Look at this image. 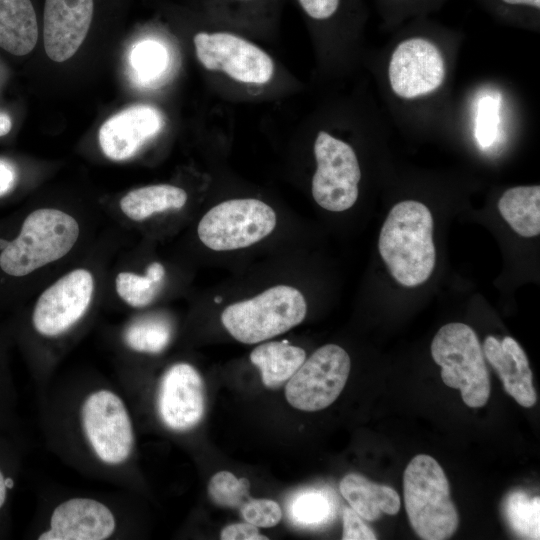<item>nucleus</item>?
Here are the masks:
<instances>
[{
  "label": "nucleus",
  "instance_id": "f257e3e1",
  "mask_svg": "<svg viewBox=\"0 0 540 540\" xmlns=\"http://www.w3.org/2000/svg\"><path fill=\"white\" fill-rule=\"evenodd\" d=\"M49 449L78 472L126 490L135 484L137 437L123 391L96 376L57 380L40 390Z\"/></svg>",
  "mask_w": 540,
  "mask_h": 540
},
{
  "label": "nucleus",
  "instance_id": "f03ea898",
  "mask_svg": "<svg viewBox=\"0 0 540 540\" xmlns=\"http://www.w3.org/2000/svg\"><path fill=\"white\" fill-rule=\"evenodd\" d=\"M378 249L399 284L416 287L426 282L436 260L429 208L415 200L395 204L382 225Z\"/></svg>",
  "mask_w": 540,
  "mask_h": 540
},
{
  "label": "nucleus",
  "instance_id": "7ed1b4c3",
  "mask_svg": "<svg viewBox=\"0 0 540 540\" xmlns=\"http://www.w3.org/2000/svg\"><path fill=\"white\" fill-rule=\"evenodd\" d=\"M79 233V224L70 214L55 208L36 209L0 251V270L9 277L27 276L67 255Z\"/></svg>",
  "mask_w": 540,
  "mask_h": 540
},
{
  "label": "nucleus",
  "instance_id": "20e7f679",
  "mask_svg": "<svg viewBox=\"0 0 540 540\" xmlns=\"http://www.w3.org/2000/svg\"><path fill=\"white\" fill-rule=\"evenodd\" d=\"M126 507L102 496L61 497L41 513L30 538L37 540H112L127 536Z\"/></svg>",
  "mask_w": 540,
  "mask_h": 540
},
{
  "label": "nucleus",
  "instance_id": "39448f33",
  "mask_svg": "<svg viewBox=\"0 0 540 540\" xmlns=\"http://www.w3.org/2000/svg\"><path fill=\"white\" fill-rule=\"evenodd\" d=\"M403 493L409 522L421 539L445 540L455 533L459 517L448 479L432 456L412 458L404 471Z\"/></svg>",
  "mask_w": 540,
  "mask_h": 540
},
{
  "label": "nucleus",
  "instance_id": "423d86ee",
  "mask_svg": "<svg viewBox=\"0 0 540 540\" xmlns=\"http://www.w3.org/2000/svg\"><path fill=\"white\" fill-rule=\"evenodd\" d=\"M306 313L307 303L298 289L277 285L227 306L221 314V322L237 341L255 344L297 326Z\"/></svg>",
  "mask_w": 540,
  "mask_h": 540
},
{
  "label": "nucleus",
  "instance_id": "0eeeda50",
  "mask_svg": "<svg viewBox=\"0 0 540 540\" xmlns=\"http://www.w3.org/2000/svg\"><path fill=\"white\" fill-rule=\"evenodd\" d=\"M431 355L448 387L459 389L471 408L484 406L490 396L488 369L474 330L459 322L442 326L431 343Z\"/></svg>",
  "mask_w": 540,
  "mask_h": 540
},
{
  "label": "nucleus",
  "instance_id": "6e6552de",
  "mask_svg": "<svg viewBox=\"0 0 540 540\" xmlns=\"http://www.w3.org/2000/svg\"><path fill=\"white\" fill-rule=\"evenodd\" d=\"M94 277L83 268L74 269L38 297L30 315V328L47 343L68 337L85 318L94 294Z\"/></svg>",
  "mask_w": 540,
  "mask_h": 540
},
{
  "label": "nucleus",
  "instance_id": "1a4fd4ad",
  "mask_svg": "<svg viewBox=\"0 0 540 540\" xmlns=\"http://www.w3.org/2000/svg\"><path fill=\"white\" fill-rule=\"evenodd\" d=\"M277 222L271 206L254 198L223 201L212 207L200 220V241L214 251L249 247L268 236Z\"/></svg>",
  "mask_w": 540,
  "mask_h": 540
},
{
  "label": "nucleus",
  "instance_id": "9d476101",
  "mask_svg": "<svg viewBox=\"0 0 540 540\" xmlns=\"http://www.w3.org/2000/svg\"><path fill=\"white\" fill-rule=\"evenodd\" d=\"M316 171L312 178L315 202L331 212H342L357 201L361 171L353 148L320 131L314 143Z\"/></svg>",
  "mask_w": 540,
  "mask_h": 540
},
{
  "label": "nucleus",
  "instance_id": "9b49d317",
  "mask_svg": "<svg viewBox=\"0 0 540 540\" xmlns=\"http://www.w3.org/2000/svg\"><path fill=\"white\" fill-rule=\"evenodd\" d=\"M351 361L348 353L336 344L317 349L287 381L288 403L302 411H318L330 406L342 392Z\"/></svg>",
  "mask_w": 540,
  "mask_h": 540
},
{
  "label": "nucleus",
  "instance_id": "f8f14e48",
  "mask_svg": "<svg viewBox=\"0 0 540 540\" xmlns=\"http://www.w3.org/2000/svg\"><path fill=\"white\" fill-rule=\"evenodd\" d=\"M153 407L167 431L185 434L194 430L205 414V387L197 369L186 362L168 366L156 382Z\"/></svg>",
  "mask_w": 540,
  "mask_h": 540
},
{
  "label": "nucleus",
  "instance_id": "ddd939ff",
  "mask_svg": "<svg viewBox=\"0 0 540 540\" xmlns=\"http://www.w3.org/2000/svg\"><path fill=\"white\" fill-rule=\"evenodd\" d=\"M196 56L209 71H221L247 84L272 79V58L254 43L227 31H200L193 37Z\"/></svg>",
  "mask_w": 540,
  "mask_h": 540
},
{
  "label": "nucleus",
  "instance_id": "4468645a",
  "mask_svg": "<svg viewBox=\"0 0 540 540\" xmlns=\"http://www.w3.org/2000/svg\"><path fill=\"white\" fill-rule=\"evenodd\" d=\"M388 76L393 92L411 99L431 93L443 82L445 67L439 49L421 37L401 41L392 53Z\"/></svg>",
  "mask_w": 540,
  "mask_h": 540
},
{
  "label": "nucleus",
  "instance_id": "2eb2a0df",
  "mask_svg": "<svg viewBox=\"0 0 540 540\" xmlns=\"http://www.w3.org/2000/svg\"><path fill=\"white\" fill-rule=\"evenodd\" d=\"M94 0H45L43 42L55 62L70 59L85 40L94 17Z\"/></svg>",
  "mask_w": 540,
  "mask_h": 540
},
{
  "label": "nucleus",
  "instance_id": "dca6fc26",
  "mask_svg": "<svg viewBox=\"0 0 540 540\" xmlns=\"http://www.w3.org/2000/svg\"><path fill=\"white\" fill-rule=\"evenodd\" d=\"M163 124L157 108L147 104L130 106L102 124L98 132L100 148L110 160L130 159L160 132Z\"/></svg>",
  "mask_w": 540,
  "mask_h": 540
},
{
  "label": "nucleus",
  "instance_id": "f3484780",
  "mask_svg": "<svg viewBox=\"0 0 540 540\" xmlns=\"http://www.w3.org/2000/svg\"><path fill=\"white\" fill-rule=\"evenodd\" d=\"M483 349L488 362L499 375L505 391L519 405L532 407L536 403L533 375L528 358L518 342L510 336L504 337L501 342L494 336H487Z\"/></svg>",
  "mask_w": 540,
  "mask_h": 540
},
{
  "label": "nucleus",
  "instance_id": "a211bd4d",
  "mask_svg": "<svg viewBox=\"0 0 540 540\" xmlns=\"http://www.w3.org/2000/svg\"><path fill=\"white\" fill-rule=\"evenodd\" d=\"M38 40V21L31 0H0V47L23 56Z\"/></svg>",
  "mask_w": 540,
  "mask_h": 540
},
{
  "label": "nucleus",
  "instance_id": "6ab92c4d",
  "mask_svg": "<svg viewBox=\"0 0 540 540\" xmlns=\"http://www.w3.org/2000/svg\"><path fill=\"white\" fill-rule=\"evenodd\" d=\"M339 489L351 508L368 521L378 519L382 513L395 515L400 509V498L393 488L373 483L360 474L344 476Z\"/></svg>",
  "mask_w": 540,
  "mask_h": 540
},
{
  "label": "nucleus",
  "instance_id": "aec40b11",
  "mask_svg": "<svg viewBox=\"0 0 540 540\" xmlns=\"http://www.w3.org/2000/svg\"><path fill=\"white\" fill-rule=\"evenodd\" d=\"M306 359L305 351L287 342H267L257 346L250 360L261 374L263 384L276 389L287 382Z\"/></svg>",
  "mask_w": 540,
  "mask_h": 540
},
{
  "label": "nucleus",
  "instance_id": "412c9836",
  "mask_svg": "<svg viewBox=\"0 0 540 540\" xmlns=\"http://www.w3.org/2000/svg\"><path fill=\"white\" fill-rule=\"evenodd\" d=\"M187 202L184 189L169 185L156 184L133 189L120 200V209L129 219L142 221L156 213L179 210Z\"/></svg>",
  "mask_w": 540,
  "mask_h": 540
},
{
  "label": "nucleus",
  "instance_id": "4be33fe9",
  "mask_svg": "<svg viewBox=\"0 0 540 540\" xmlns=\"http://www.w3.org/2000/svg\"><path fill=\"white\" fill-rule=\"evenodd\" d=\"M504 220L525 238L540 233V186H517L507 189L498 201Z\"/></svg>",
  "mask_w": 540,
  "mask_h": 540
},
{
  "label": "nucleus",
  "instance_id": "5701e85b",
  "mask_svg": "<svg viewBox=\"0 0 540 540\" xmlns=\"http://www.w3.org/2000/svg\"><path fill=\"white\" fill-rule=\"evenodd\" d=\"M173 335L174 327L168 317L150 313L131 320L123 328L121 340L134 353L157 355L169 346Z\"/></svg>",
  "mask_w": 540,
  "mask_h": 540
},
{
  "label": "nucleus",
  "instance_id": "b1692460",
  "mask_svg": "<svg viewBox=\"0 0 540 540\" xmlns=\"http://www.w3.org/2000/svg\"><path fill=\"white\" fill-rule=\"evenodd\" d=\"M21 458L19 436H0V539L9 533L12 499L20 475Z\"/></svg>",
  "mask_w": 540,
  "mask_h": 540
},
{
  "label": "nucleus",
  "instance_id": "393cba45",
  "mask_svg": "<svg viewBox=\"0 0 540 540\" xmlns=\"http://www.w3.org/2000/svg\"><path fill=\"white\" fill-rule=\"evenodd\" d=\"M165 278V268L159 262L151 263L144 275L123 271L115 278L118 296L133 308L151 304L159 293Z\"/></svg>",
  "mask_w": 540,
  "mask_h": 540
},
{
  "label": "nucleus",
  "instance_id": "a878e982",
  "mask_svg": "<svg viewBox=\"0 0 540 540\" xmlns=\"http://www.w3.org/2000/svg\"><path fill=\"white\" fill-rule=\"evenodd\" d=\"M505 514L512 529L528 539L540 538V498L522 491L511 493L505 502Z\"/></svg>",
  "mask_w": 540,
  "mask_h": 540
},
{
  "label": "nucleus",
  "instance_id": "bb28decb",
  "mask_svg": "<svg viewBox=\"0 0 540 540\" xmlns=\"http://www.w3.org/2000/svg\"><path fill=\"white\" fill-rule=\"evenodd\" d=\"M334 506L330 497L316 489L296 495L289 507L291 520L298 526L318 527L330 520Z\"/></svg>",
  "mask_w": 540,
  "mask_h": 540
},
{
  "label": "nucleus",
  "instance_id": "cd10ccee",
  "mask_svg": "<svg viewBox=\"0 0 540 540\" xmlns=\"http://www.w3.org/2000/svg\"><path fill=\"white\" fill-rule=\"evenodd\" d=\"M18 394L0 342V436H19Z\"/></svg>",
  "mask_w": 540,
  "mask_h": 540
},
{
  "label": "nucleus",
  "instance_id": "c85d7f7f",
  "mask_svg": "<svg viewBox=\"0 0 540 540\" xmlns=\"http://www.w3.org/2000/svg\"><path fill=\"white\" fill-rule=\"evenodd\" d=\"M210 499L223 508L239 509L250 498V483L228 471L214 474L208 484Z\"/></svg>",
  "mask_w": 540,
  "mask_h": 540
},
{
  "label": "nucleus",
  "instance_id": "c756f323",
  "mask_svg": "<svg viewBox=\"0 0 540 540\" xmlns=\"http://www.w3.org/2000/svg\"><path fill=\"white\" fill-rule=\"evenodd\" d=\"M131 59L139 75L145 78H154L164 70L167 54L164 47L158 42L146 40L136 46Z\"/></svg>",
  "mask_w": 540,
  "mask_h": 540
},
{
  "label": "nucleus",
  "instance_id": "7c9ffc66",
  "mask_svg": "<svg viewBox=\"0 0 540 540\" xmlns=\"http://www.w3.org/2000/svg\"><path fill=\"white\" fill-rule=\"evenodd\" d=\"M245 522L256 527L270 528L276 526L282 518L279 504L266 498H249L239 508Z\"/></svg>",
  "mask_w": 540,
  "mask_h": 540
},
{
  "label": "nucleus",
  "instance_id": "2f4dec72",
  "mask_svg": "<svg viewBox=\"0 0 540 540\" xmlns=\"http://www.w3.org/2000/svg\"><path fill=\"white\" fill-rule=\"evenodd\" d=\"M497 104L491 97H485L479 103L475 135L479 144L490 146L497 132Z\"/></svg>",
  "mask_w": 540,
  "mask_h": 540
},
{
  "label": "nucleus",
  "instance_id": "473e14b6",
  "mask_svg": "<svg viewBox=\"0 0 540 540\" xmlns=\"http://www.w3.org/2000/svg\"><path fill=\"white\" fill-rule=\"evenodd\" d=\"M311 20L326 22L335 18L345 6V0H296Z\"/></svg>",
  "mask_w": 540,
  "mask_h": 540
},
{
  "label": "nucleus",
  "instance_id": "72a5a7b5",
  "mask_svg": "<svg viewBox=\"0 0 540 540\" xmlns=\"http://www.w3.org/2000/svg\"><path fill=\"white\" fill-rule=\"evenodd\" d=\"M343 540H375L377 536L351 507L343 510Z\"/></svg>",
  "mask_w": 540,
  "mask_h": 540
},
{
  "label": "nucleus",
  "instance_id": "f704fd0d",
  "mask_svg": "<svg viewBox=\"0 0 540 540\" xmlns=\"http://www.w3.org/2000/svg\"><path fill=\"white\" fill-rule=\"evenodd\" d=\"M222 540H268L258 531V527L245 523H234L224 527L220 533Z\"/></svg>",
  "mask_w": 540,
  "mask_h": 540
},
{
  "label": "nucleus",
  "instance_id": "c9c22d12",
  "mask_svg": "<svg viewBox=\"0 0 540 540\" xmlns=\"http://www.w3.org/2000/svg\"><path fill=\"white\" fill-rule=\"evenodd\" d=\"M17 179L18 173L15 165L7 159L0 158V197L13 190Z\"/></svg>",
  "mask_w": 540,
  "mask_h": 540
},
{
  "label": "nucleus",
  "instance_id": "e433bc0d",
  "mask_svg": "<svg viewBox=\"0 0 540 540\" xmlns=\"http://www.w3.org/2000/svg\"><path fill=\"white\" fill-rule=\"evenodd\" d=\"M502 7L512 9H524L538 12L540 9V0H495Z\"/></svg>",
  "mask_w": 540,
  "mask_h": 540
},
{
  "label": "nucleus",
  "instance_id": "4c0bfd02",
  "mask_svg": "<svg viewBox=\"0 0 540 540\" xmlns=\"http://www.w3.org/2000/svg\"><path fill=\"white\" fill-rule=\"evenodd\" d=\"M12 129V120L10 116L0 111V137L7 135Z\"/></svg>",
  "mask_w": 540,
  "mask_h": 540
},
{
  "label": "nucleus",
  "instance_id": "58836bf2",
  "mask_svg": "<svg viewBox=\"0 0 540 540\" xmlns=\"http://www.w3.org/2000/svg\"><path fill=\"white\" fill-rule=\"evenodd\" d=\"M389 1H403V0H389Z\"/></svg>",
  "mask_w": 540,
  "mask_h": 540
}]
</instances>
